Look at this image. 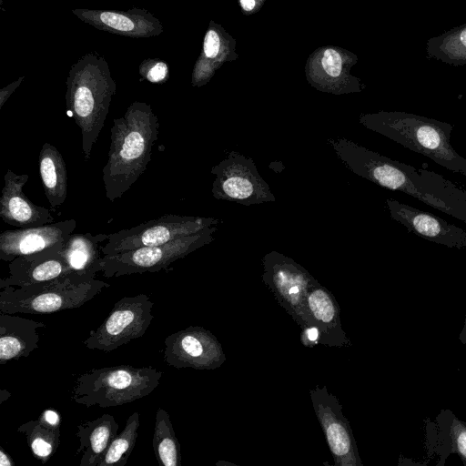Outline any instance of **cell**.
<instances>
[{
	"label": "cell",
	"mask_w": 466,
	"mask_h": 466,
	"mask_svg": "<svg viewBox=\"0 0 466 466\" xmlns=\"http://www.w3.org/2000/svg\"><path fill=\"white\" fill-rule=\"evenodd\" d=\"M328 143L354 174L410 195L466 223V189L461 186L438 173L391 159L346 138H329Z\"/></svg>",
	"instance_id": "cell-1"
},
{
	"label": "cell",
	"mask_w": 466,
	"mask_h": 466,
	"mask_svg": "<svg viewBox=\"0 0 466 466\" xmlns=\"http://www.w3.org/2000/svg\"><path fill=\"white\" fill-rule=\"evenodd\" d=\"M107 161L102 168L106 198L114 202L146 171L157 140L159 121L151 106L135 101L110 129Z\"/></svg>",
	"instance_id": "cell-2"
},
{
	"label": "cell",
	"mask_w": 466,
	"mask_h": 466,
	"mask_svg": "<svg viewBox=\"0 0 466 466\" xmlns=\"http://www.w3.org/2000/svg\"><path fill=\"white\" fill-rule=\"evenodd\" d=\"M66 86V108L80 129L84 157L88 160L104 127L116 83L106 58L90 52L71 66Z\"/></svg>",
	"instance_id": "cell-3"
},
{
	"label": "cell",
	"mask_w": 466,
	"mask_h": 466,
	"mask_svg": "<svg viewBox=\"0 0 466 466\" xmlns=\"http://www.w3.org/2000/svg\"><path fill=\"white\" fill-rule=\"evenodd\" d=\"M359 121L366 128L466 177V158L451 146L453 126L450 123L403 111L362 114Z\"/></svg>",
	"instance_id": "cell-4"
},
{
	"label": "cell",
	"mask_w": 466,
	"mask_h": 466,
	"mask_svg": "<svg viewBox=\"0 0 466 466\" xmlns=\"http://www.w3.org/2000/svg\"><path fill=\"white\" fill-rule=\"evenodd\" d=\"M110 285L95 274L72 272L24 287L0 289V311L9 314H48L76 309Z\"/></svg>",
	"instance_id": "cell-5"
},
{
	"label": "cell",
	"mask_w": 466,
	"mask_h": 466,
	"mask_svg": "<svg viewBox=\"0 0 466 466\" xmlns=\"http://www.w3.org/2000/svg\"><path fill=\"white\" fill-rule=\"evenodd\" d=\"M163 372L152 367L118 365L92 369L75 380L72 400L86 407L110 408L149 395L160 383Z\"/></svg>",
	"instance_id": "cell-6"
},
{
	"label": "cell",
	"mask_w": 466,
	"mask_h": 466,
	"mask_svg": "<svg viewBox=\"0 0 466 466\" xmlns=\"http://www.w3.org/2000/svg\"><path fill=\"white\" fill-rule=\"evenodd\" d=\"M217 226L157 246L103 255L100 272L106 278L168 270L169 266L214 240Z\"/></svg>",
	"instance_id": "cell-7"
},
{
	"label": "cell",
	"mask_w": 466,
	"mask_h": 466,
	"mask_svg": "<svg viewBox=\"0 0 466 466\" xmlns=\"http://www.w3.org/2000/svg\"><path fill=\"white\" fill-rule=\"evenodd\" d=\"M222 222L214 218L165 214L131 228L107 234L101 252L103 255H114L141 247L162 245Z\"/></svg>",
	"instance_id": "cell-8"
},
{
	"label": "cell",
	"mask_w": 466,
	"mask_h": 466,
	"mask_svg": "<svg viewBox=\"0 0 466 466\" xmlns=\"http://www.w3.org/2000/svg\"><path fill=\"white\" fill-rule=\"evenodd\" d=\"M153 307L154 302L146 294L121 298L102 323L89 331L84 345L109 352L141 338L154 319Z\"/></svg>",
	"instance_id": "cell-9"
},
{
	"label": "cell",
	"mask_w": 466,
	"mask_h": 466,
	"mask_svg": "<svg viewBox=\"0 0 466 466\" xmlns=\"http://www.w3.org/2000/svg\"><path fill=\"white\" fill-rule=\"evenodd\" d=\"M211 174L215 175L211 192L216 199L245 206L276 200L253 159L238 152H229L211 168Z\"/></svg>",
	"instance_id": "cell-10"
},
{
	"label": "cell",
	"mask_w": 466,
	"mask_h": 466,
	"mask_svg": "<svg viewBox=\"0 0 466 466\" xmlns=\"http://www.w3.org/2000/svg\"><path fill=\"white\" fill-rule=\"evenodd\" d=\"M357 62L356 54L340 46L318 47L305 65L307 81L317 90L333 95L361 92L364 85L350 73Z\"/></svg>",
	"instance_id": "cell-11"
},
{
	"label": "cell",
	"mask_w": 466,
	"mask_h": 466,
	"mask_svg": "<svg viewBox=\"0 0 466 466\" xmlns=\"http://www.w3.org/2000/svg\"><path fill=\"white\" fill-rule=\"evenodd\" d=\"M72 13L95 28L122 36L145 38L164 32L162 23L149 11L132 7L124 10L75 8Z\"/></svg>",
	"instance_id": "cell-12"
},
{
	"label": "cell",
	"mask_w": 466,
	"mask_h": 466,
	"mask_svg": "<svg viewBox=\"0 0 466 466\" xmlns=\"http://www.w3.org/2000/svg\"><path fill=\"white\" fill-rule=\"evenodd\" d=\"M386 205L391 218L409 231L429 241L448 248L466 249V230L441 218L400 202L387 198Z\"/></svg>",
	"instance_id": "cell-13"
},
{
	"label": "cell",
	"mask_w": 466,
	"mask_h": 466,
	"mask_svg": "<svg viewBox=\"0 0 466 466\" xmlns=\"http://www.w3.org/2000/svg\"><path fill=\"white\" fill-rule=\"evenodd\" d=\"M76 227L75 219L19 229L0 234V258L5 262L25 255L50 249L64 244Z\"/></svg>",
	"instance_id": "cell-14"
},
{
	"label": "cell",
	"mask_w": 466,
	"mask_h": 466,
	"mask_svg": "<svg viewBox=\"0 0 466 466\" xmlns=\"http://www.w3.org/2000/svg\"><path fill=\"white\" fill-rule=\"evenodd\" d=\"M164 344V360L177 369H208L218 360L216 341L200 327H188L172 333L166 337Z\"/></svg>",
	"instance_id": "cell-15"
},
{
	"label": "cell",
	"mask_w": 466,
	"mask_h": 466,
	"mask_svg": "<svg viewBox=\"0 0 466 466\" xmlns=\"http://www.w3.org/2000/svg\"><path fill=\"white\" fill-rule=\"evenodd\" d=\"M316 413L323 427L329 449L340 465H361L352 432L340 412L337 400L326 389L311 391Z\"/></svg>",
	"instance_id": "cell-16"
},
{
	"label": "cell",
	"mask_w": 466,
	"mask_h": 466,
	"mask_svg": "<svg viewBox=\"0 0 466 466\" xmlns=\"http://www.w3.org/2000/svg\"><path fill=\"white\" fill-rule=\"evenodd\" d=\"M29 179L27 174L18 175L7 169L4 176L5 185L0 197V218L18 228L39 227L55 221L51 211L34 204L23 188Z\"/></svg>",
	"instance_id": "cell-17"
},
{
	"label": "cell",
	"mask_w": 466,
	"mask_h": 466,
	"mask_svg": "<svg viewBox=\"0 0 466 466\" xmlns=\"http://www.w3.org/2000/svg\"><path fill=\"white\" fill-rule=\"evenodd\" d=\"M63 245L10 261L8 276L1 279L0 289L28 286L76 272L62 252Z\"/></svg>",
	"instance_id": "cell-18"
},
{
	"label": "cell",
	"mask_w": 466,
	"mask_h": 466,
	"mask_svg": "<svg viewBox=\"0 0 466 466\" xmlns=\"http://www.w3.org/2000/svg\"><path fill=\"white\" fill-rule=\"evenodd\" d=\"M264 280L272 289L293 307L299 306L315 280L309 272L292 258L277 251L263 258Z\"/></svg>",
	"instance_id": "cell-19"
},
{
	"label": "cell",
	"mask_w": 466,
	"mask_h": 466,
	"mask_svg": "<svg viewBox=\"0 0 466 466\" xmlns=\"http://www.w3.org/2000/svg\"><path fill=\"white\" fill-rule=\"evenodd\" d=\"M238 58L236 39L221 25L210 20L204 35L201 52L192 70V86L207 85L226 62Z\"/></svg>",
	"instance_id": "cell-20"
},
{
	"label": "cell",
	"mask_w": 466,
	"mask_h": 466,
	"mask_svg": "<svg viewBox=\"0 0 466 466\" xmlns=\"http://www.w3.org/2000/svg\"><path fill=\"white\" fill-rule=\"evenodd\" d=\"M46 324L0 311V362L28 357L38 349V330Z\"/></svg>",
	"instance_id": "cell-21"
},
{
	"label": "cell",
	"mask_w": 466,
	"mask_h": 466,
	"mask_svg": "<svg viewBox=\"0 0 466 466\" xmlns=\"http://www.w3.org/2000/svg\"><path fill=\"white\" fill-rule=\"evenodd\" d=\"M79 440L77 453H81L80 466H97L109 444L118 433V424L110 414L85 420L77 426Z\"/></svg>",
	"instance_id": "cell-22"
},
{
	"label": "cell",
	"mask_w": 466,
	"mask_h": 466,
	"mask_svg": "<svg viewBox=\"0 0 466 466\" xmlns=\"http://www.w3.org/2000/svg\"><path fill=\"white\" fill-rule=\"evenodd\" d=\"M61 417L55 410H45L36 420L26 421L17 428L25 436L34 457L45 464L60 444Z\"/></svg>",
	"instance_id": "cell-23"
},
{
	"label": "cell",
	"mask_w": 466,
	"mask_h": 466,
	"mask_svg": "<svg viewBox=\"0 0 466 466\" xmlns=\"http://www.w3.org/2000/svg\"><path fill=\"white\" fill-rule=\"evenodd\" d=\"M39 174L45 195L53 208L60 207L67 195V175L65 160L59 150L44 143L38 156Z\"/></svg>",
	"instance_id": "cell-24"
},
{
	"label": "cell",
	"mask_w": 466,
	"mask_h": 466,
	"mask_svg": "<svg viewBox=\"0 0 466 466\" xmlns=\"http://www.w3.org/2000/svg\"><path fill=\"white\" fill-rule=\"evenodd\" d=\"M107 240V234L72 233L66 239L62 252L76 272H100L102 243Z\"/></svg>",
	"instance_id": "cell-25"
},
{
	"label": "cell",
	"mask_w": 466,
	"mask_h": 466,
	"mask_svg": "<svg viewBox=\"0 0 466 466\" xmlns=\"http://www.w3.org/2000/svg\"><path fill=\"white\" fill-rule=\"evenodd\" d=\"M426 53L429 58L450 66H466V23L429 38Z\"/></svg>",
	"instance_id": "cell-26"
},
{
	"label": "cell",
	"mask_w": 466,
	"mask_h": 466,
	"mask_svg": "<svg viewBox=\"0 0 466 466\" xmlns=\"http://www.w3.org/2000/svg\"><path fill=\"white\" fill-rule=\"evenodd\" d=\"M152 444L159 465H181L180 445L169 414L162 408H158L156 412Z\"/></svg>",
	"instance_id": "cell-27"
},
{
	"label": "cell",
	"mask_w": 466,
	"mask_h": 466,
	"mask_svg": "<svg viewBox=\"0 0 466 466\" xmlns=\"http://www.w3.org/2000/svg\"><path fill=\"white\" fill-rule=\"evenodd\" d=\"M139 426L140 414L133 412L124 429L112 440L97 466L125 465L136 445Z\"/></svg>",
	"instance_id": "cell-28"
},
{
	"label": "cell",
	"mask_w": 466,
	"mask_h": 466,
	"mask_svg": "<svg viewBox=\"0 0 466 466\" xmlns=\"http://www.w3.org/2000/svg\"><path fill=\"white\" fill-rule=\"evenodd\" d=\"M307 306L315 319L322 324H331L337 316L336 306L329 294L316 282L309 288L307 298Z\"/></svg>",
	"instance_id": "cell-29"
},
{
	"label": "cell",
	"mask_w": 466,
	"mask_h": 466,
	"mask_svg": "<svg viewBox=\"0 0 466 466\" xmlns=\"http://www.w3.org/2000/svg\"><path fill=\"white\" fill-rule=\"evenodd\" d=\"M140 76L153 84H164L169 78V66L159 58L144 59L138 67Z\"/></svg>",
	"instance_id": "cell-30"
},
{
	"label": "cell",
	"mask_w": 466,
	"mask_h": 466,
	"mask_svg": "<svg viewBox=\"0 0 466 466\" xmlns=\"http://www.w3.org/2000/svg\"><path fill=\"white\" fill-rule=\"evenodd\" d=\"M451 452L456 453L466 466V421L452 416L451 423Z\"/></svg>",
	"instance_id": "cell-31"
},
{
	"label": "cell",
	"mask_w": 466,
	"mask_h": 466,
	"mask_svg": "<svg viewBox=\"0 0 466 466\" xmlns=\"http://www.w3.org/2000/svg\"><path fill=\"white\" fill-rule=\"evenodd\" d=\"M266 0H238L241 12L245 15H255L263 7Z\"/></svg>",
	"instance_id": "cell-32"
},
{
	"label": "cell",
	"mask_w": 466,
	"mask_h": 466,
	"mask_svg": "<svg viewBox=\"0 0 466 466\" xmlns=\"http://www.w3.org/2000/svg\"><path fill=\"white\" fill-rule=\"evenodd\" d=\"M25 76H20L16 80L11 82L5 87L0 89V109L3 107L5 103L10 97V96L15 92V90L22 84Z\"/></svg>",
	"instance_id": "cell-33"
},
{
	"label": "cell",
	"mask_w": 466,
	"mask_h": 466,
	"mask_svg": "<svg viewBox=\"0 0 466 466\" xmlns=\"http://www.w3.org/2000/svg\"><path fill=\"white\" fill-rule=\"evenodd\" d=\"M15 462L8 453L0 448V466H14Z\"/></svg>",
	"instance_id": "cell-34"
},
{
	"label": "cell",
	"mask_w": 466,
	"mask_h": 466,
	"mask_svg": "<svg viewBox=\"0 0 466 466\" xmlns=\"http://www.w3.org/2000/svg\"><path fill=\"white\" fill-rule=\"evenodd\" d=\"M307 337L311 341H316L319 338V329L317 327H311L306 330Z\"/></svg>",
	"instance_id": "cell-35"
},
{
	"label": "cell",
	"mask_w": 466,
	"mask_h": 466,
	"mask_svg": "<svg viewBox=\"0 0 466 466\" xmlns=\"http://www.w3.org/2000/svg\"><path fill=\"white\" fill-rule=\"evenodd\" d=\"M459 340L463 344L466 345V316L464 319V324L462 327L461 331L459 334Z\"/></svg>",
	"instance_id": "cell-36"
},
{
	"label": "cell",
	"mask_w": 466,
	"mask_h": 466,
	"mask_svg": "<svg viewBox=\"0 0 466 466\" xmlns=\"http://www.w3.org/2000/svg\"><path fill=\"white\" fill-rule=\"evenodd\" d=\"M11 396V393L6 390H0V404H2L5 400H6Z\"/></svg>",
	"instance_id": "cell-37"
}]
</instances>
